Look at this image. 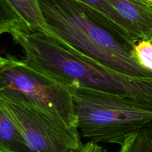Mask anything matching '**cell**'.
Here are the masks:
<instances>
[{
	"label": "cell",
	"instance_id": "cell-1",
	"mask_svg": "<svg viewBox=\"0 0 152 152\" xmlns=\"http://www.w3.org/2000/svg\"><path fill=\"white\" fill-rule=\"evenodd\" d=\"M48 31L84 56L132 77H152L138 62L139 39L80 0H38Z\"/></svg>",
	"mask_w": 152,
	"mask_h": 152
},
{
	"label": "cell",
	"instance_id": "cell-2",
	"mask_svg": "<svg viewBox=\"0 0 152 152\" xmlns=\"http://www.w3.org/2000/svg\"><path fill=\"white\" fill-rule=\"evenodd\" d=\"M7 34L25 52V62L60 83L152 102V77H132L111 69L45 30L22 28Z\"/></svg>",
	"mask_w": 152,
	"mask_h": 152
},
{
	"label": "cell",
	"instance_id": "cell-3",
	"mask_svg": "<svg viewBox=\"0 0 152 152\" xmlns=\"http://www.w3.org/2000/svg\"><path fill=\"white\" fill-rule=\"evenodd\" d=\"M80 135L89 141L121 145L152 123V102L96 89L74 86Z\"/></svg>",
	"mask_w": 152,
	"mask_h": 152
},
{
	"label": "cell",
	"instance_id": "cell-4",
	"mask_svg": "<svg viewBox=\"0 0 152 152\" xmlns=\"http://www.w3.org/2000/svg\"><path fill=\"white\" fill-rule=\"evenodd\" d=\"M0 96L41 108L77 128L72 88L9 53L0 57Z\"/></svg>",
	"mask_w": 152,
	"mask_h": 152
},
{
	"label": "cell",
	"instance_id": "cell-5",
	"mask_svg": "<svg viewBox=\"0 0 152 152\" xmlns=\"http://www.w3.org/2000/svg\"><path fill=\"white\" fill-rule=\"evenodd\" d=\"M2 107L20 129L29 152H79L78 129L45 110L0 96Z\"/></svg>",
	"mask_w": 152,
	"mask_h": 152
},
{
	"label": "cell",
	"instance_id": "cell-6",
	"mask_svg": "<svg viewBox=\"0 0 152 152\" xmlns=\"http://www.w3.org/2000/svg\"><path fill=\"white\" fill-rule=\"evenodd\" d=\"M21 27L48 31L38 0H0V33Z\"/></svg>",
	"mask_w": 152,
	"mask_h": 152
},
{
	"label": "cell",
	"instance_id": "cell-7",
	"mask_svg": "<svg viewBox=\"0 0 152 152\" xmlns=\"http://www.w3.org/2000/svg\"><path fill=\"white\" fill-rule=\"evenodd\" d=\"M140 41L152 39V3L148 0H108Z\"/></svg>",
	"mask_w": 152,
	"mask_h": 152
},
{
	"label": "cell",
	"instance_id": "cell-8",
	"mask_svg": "<svg viewBox=\"0 0 152 152\" xmlns=\"http://www.w3.org/2000/svg\"><path fill=\"white\" fill-rule=\"evenodd\" d=\"M0 152H29L23 134L0 106Z\"/></svg>",
	"mask_w": 152,
	"mask_h": 152
},
{
	"label": "cell",
	"instance_id": "cell-9",
	"mask_svg": "<svg viewBox=\"0 0 152 152\" xmlns=\"http://www.w3.org/2000/svg\"><path fill=\"white\" fill-rule=\"evenodd\" d=\"M119 152H152V141L142 130L129 136L120 145Z\"/></svg>",
	"mask_w": 152,
	"mask_h": 152
},
{
	"label": "cell",
	"instance_id": "cell-10",
	"mask_svg": "<svg viewBox=\"0 0 152 152\" xmlns=\"http://www.w3.org/2000/svg\"><path fill=\"white\" fill-rule=\"evenodd\" d=\"M80 1L88 4L89 6L94 8L95 10L102 13V14L107 16L108 19H111L113 22L121 26L124 29L129 31V32L132 33L137 37V36L132 32L127 22L119 14L116 9L108 2V0H80Z\"/></svg>",
	"mask_w": 152,
	"mask_h": 152
},
{
	"label": "cell",
	"instance_id": "cell-11",
	"mask_svg": "<svg viewBox=\"0 0 152 152\" xmlns=\"http://www.w3.org/2000/svg\"><path fill=\"white\" fill-rule=\"evenodd\" d=\"M135 54L138 62L146 69L152 71V44L149 41L141 40L135 45Z\"/></svg>",
	"mask_w": 152,
	"mask_h": 152
},
{
	"label": "cell",
	"instance_id": "cell-12",
	"mask_svg": "<svg viewBox=\"0 0 152 152\" xmlns=\"http://www.w3.org/2000/svg\"><path fill=\"white\" fill-rule=\"evenodd\" d=\"M79 152H110V151H108V150H106L102 146L99 145L98 143L91 142V141H88V142H87L86 144L83 145L82 149Z\"/></svg>",
	"mask_w": 152,
	"mask_h": 152
},
{
	"label": "cell",
	"instance_id": "cell-13",
	"mask_svg": "<svg viewBox=\"0 0 152 152\" xmlns=\"http://www.w3.org/2000/svg\"><path fill=\"white\" fill-rule=\"evenodd\" d=\"M144 132H145L147 133V134L148 135V137H150V139L152 141V123L148 124L146 127L144 129H142Z\"/></svg>",
	"mask_w": 152,
	"mask_h": 152
},
{
	"label": "cell",
	"instance_id": "cell-14",
	"mask_svg": "<svg viewBox=\"0 0 152 152\" xmlns=\"http://www.w3.org/2000/svg\"><path fill=\"white\" fill-rule=\"evenodd\" d=\"M148 1H151V2L152 3V0H148Z\"/></svg>",
	"mask_w": 152,
	"mask_h": 152
},
{
	"label": "cell",
	"instance_id": "cell-15",
	"mask_svg": "<svg viewBox=\"0 0 152 152\" xmlns=\"http://www.w3.org/2000/svg\"><path fill=\"white\" fill-rule=\"evenodd\" d=\"M149 42H151V44H152V39L151 40V41H149Z\"/></svg>",
	"mask_w": 152,
	"mask_h": 152
}]
</instances>
